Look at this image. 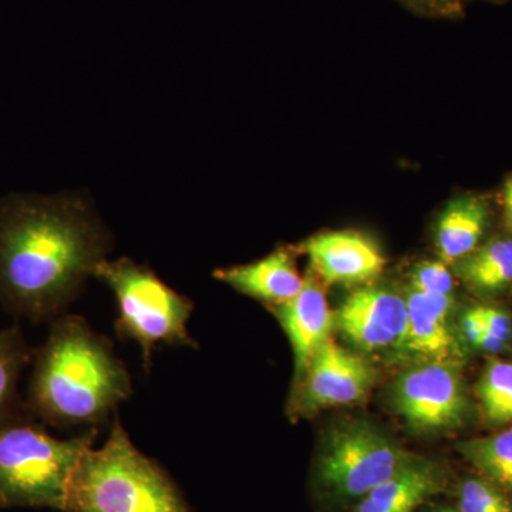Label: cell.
Segmentation results:
<instances>
[{
	"label": "cell",
	"instance_id": "obj_18",
	"mask_svg": "<svg viewBox=\"0 0 512 512\" xmlns=\"http://www.w3.org/2000/svg\"><path fill=\"white\" fill-rule=\"evenodd\" d=\"M464 278L483 291H498L512 282V239H495L468 255Z\"/></svg>",
	"mask_w": 512,
	"mask_h": 512
},
{
	"label": "cell",
	"instance_id": "obj_11",
	"mask_svg": "<svg viewBox=\"0 0 512 512\" xmlns=\"http://www.w3.org/2000/svg\"><path fill=\"white\" fill-rule=\"evenodd\" d=\"M272 312L291 342L295 357V383L301 382L312 356L330 336L335 316L330 312L325 291L313 274L305 276L301 291Z\"/></svg>",
	"mask_w": 512,
	"mask_h": 512
},
{
	"label": "cell",
	"instance_id": "obj_7",
	"mask_svg": "<svg viewBox=\"0 0 512 512\" xmlns=\"http://www.w3.org/2000/svg\"><path fill=\"white\" fill-rule=\"evenodd\" d=\"M394 404L416 429L457 426L466 414V397L453 365L426 362L403 373L394 386Z\"/></svg>",
	"mask_w": 512,
	"mask_h": 512
},
{
	"label": "cell",
	"instance_id": "obj_10",
	"mask_svg": "<svg viewBox=\"0 0 512 512\" xmlns=\"http://www.w3.org/2000/svg\"><path fill=\"white\" fill-rule=\"evenodd\" d=\"M306 254L313 271L326 284H363L382 274L386 259L380 249L353 231L325 232L309 239Z\"/></svg>",
	"mask_w": 512,
	"mask_h": 512
},
{
	"label": "cell",
	"instance_id": "obj_17",
	"mask_svg": "<svg viewBox=\"0 0 512 512\" xmlns=\"http://www.w3.org/2000/svg\"><path fill=\"white\" fill-rule=\"evenodd\" d=\"M457 448L487 481L512 493V429L464 441Z\"/></svg>",
	"mask_w": 512,
	"mask_h": 512
},
{
	"label": "cell",
	"instance_id": "obj_24",
	"mask_svg": "<svg viewBox=\"0 0 512 512\" xmlns=\"http://www.w3.org/2000/svg\"><path fill=\"white\" fill-rule=\"evenodd\" d=\"M505 211H507L508 221L512 225V180L505 187L504 192Z\"/></svg>",
	"mask_w": 512,
	"mask_h": 512
},
{
	"label": "cell",
	"instance_id": "obj_20",
	"mask_svg": "<svg viewBox=\"0 0 512 512\" xmlns=\"http://www.w3.org/2000/svg\"><path fill=\"white\" fill-rule=\"evenodd\" d=\"M458 512H512L511 504L490 481L467 478L458 494Z\"/></svg>",
	"mask_w": 512,
	"mask_h": 512
},
{
	"label": "cell",
	"instance_id": "obj_25",
	"mask_svg": "<svg viewBox=\"0 0 512 512\" xmlns=\"http://www.w3.org/2000/svg\"><path fill=\"white\" fill-rule=\"evenodd\" d=\"M431 512H458L456 508H450V507H441L437 508V510H433Z\"/></svg>",
	"mask_w": 512,
	"mask_h": 512
},
{
	"label": "cell",
	"instance_id": "obj_15",
	"mask_svg": "<svg viewBox=\"0 0 512 512\" xmlns=\"http://www.w3.org/2000/svg\"><path fill=\"white\" fill-rule=\"evenodd\" d=\"M487 220V207L478 198L463 197L451 202L437 225L441 261L451 264L473 254L483 238Z\"/></svg>",
	"mask_w": 512,
	"mask_h": 512
},
{
	"label": "cell",
	"instance_id": "obj_14",
	"mask_svg": "<svg viewBox=\"0 0 512 512\" xmlns=\"http://www.w3.org/2000/svg\"><path fill=\"white\" fill-rule=\"evenodd\" d=\"M444 477L430 461L414 457L399 473L360 498L355 512H414L443 488Z\"/></svg>",
	"mask_w": 512,
	"mask_h": 512
},
{
	"label": "cell",
	"instance_id": "obj_23",
	"mask_svg": "<svg viewBox=\"0 0 512 512\" xmlns=\"http://www.w3.org/2000/svg\"><path fill=\"white\" fill-rule=\"evenodd\" d=\"M406 2L421 10H429L439 15H454L460 10L458 0H406Z\"/></svg>",
	"mask_w": 512,
	"mask_h": 512
},
{
	"label": "cell",
	"instance_id": "obj_2",
	"mask_svg": "<svg viewBox=\"0 0 512 512\" xmlns=\"http://www.w3.org/2000/svg\"><path fill=\"white\" fill-rule=\"evenodd\" d=\"M32 363L28 410L53 427L94 429L133 393L130 373L110 340L80 316L52 320Z\"/></svg>",
	"mask_w": 512,
	"mask_h": 512
},
{
	"label": "cell",
	"instance_id": "obj_19",
	"mask_svg": "<svg viewBox=\"0 0 512 512\" xmlns=\"http://www.w3.org/2000/svg\"><path fill=\"white\" fill-rule=\"evenodd\" d=\"M487 419L495 424L512 421V363L491 360L478 384Z\"/></svg>",
	"mask_w": 512,
	"mask_h": 512
},
{
	"label": "cell",
	"instance_id": "obj_22",
	"mask_svg": "<svg viewBox=\"0 0 512 512\" xmlns=\"http://www.w3.org/2000/svg\"><path fill=\"white\" fill-rule=\"evenodd\" d=\"M474 309H476L478 318H480L484 328L491 335L503 340L505 343L511 339L512 325L508 315H505L503 311H498V309L490 308V306H478V308Z\"/></svg>",
	"mask_w": 512,
	"mask_h": 512
},
{
	"label": "cell",
	"instance_id": "obj_1",
	"mask_svg": "<svg viewBox=\"0 0 512 512\" xmlns=\"http://www.w3.org/2000/svg\"><path fill=\"white\" fill-rule=\"evenodd\" d=\"M111 239L76 194L13 192L0 198V305L30 322L64 315Z\"/></svg>",
	"mask_w": 512,
	"mask_h": 512
},
{
	"label": "cell",
	"instance_id": "obj_21",
	"mask_svg": "<svg viewBox=\"0 0 512 512\" xmlns=\"http://www.w3.org/2000/svg\"><path fill=\"white\" fill-rule=\"evenodd\" d=\"M447 265L443 261H431L417 266L413 272V288L417 291L451 295L454 281Z\"/></svg>",
	"mask_w": 512,
	"mask_h": 512
},
{
	"label": "cell",
	"instance_id": "obj_6",
	"mask_svg": "<svg viewBox=\"0 0 512 512\" xmlns=\"http://www.w3.org/2000/svg\"><path fill=\"white\" fill-rule=\"evenodd\" d=\"M413 458L369 424H349L336 430L323 447L319 481L333 497L362 498Z\"/></svg>",
	"mask_w": 512,
	"mask_h": 512
},
{
	"label": "cell",
	"instance_id": "obj_16",
	"mask_svg": "<svg viewBox=\"0 0 512 512\" xmlns=\"http://www.w3.org/2000/svg\"><path fill=\"white\" fill-rule=\"evenodd\" d=\"M32 357V350L18 325L0 329V423L22 414L19 382Z\"/></svg>",
	"mask_w": 512,
	"mask_h": 512
},
{
	"label": "cell",
	"instance_id": "obj_4",
	"mask_svg": "<svg viewBox=\"0 0 512 512\" xmlns=\"http://www.w3.org/2000/svg\"><path fill=\"white\" fill-rule=\"evenodd\" d=\"M94 439L96 429L57 439L22 414L0 423V508L63 512L74 470Z\"/></svg>",
	"mask_w": 512,
	"mask_h": 512
},
{
	"label": "cell",
	"instance_id": "obj_13",
	"mask_svg": "<svg viewBox=\"0 0 512 512\" xmlns=\"http://www.w3.org/2000/svg\"><path fill=\"white\" fill-rule=\"evenodd\" d=\"M214 276L235 291L272 306L293 298L305 281L296 269L291 252L285 248L276 249L251 264L218 269Z\"/></svg>",
	"mask_w": 512,
	"mask_h": 512
},
{
	"label": "cell",
	"instance_id": "obj_3",
	"mask_svg": "<svg viewBox=\"0 0 512 512\" xmlns=\"http://www.w3.org/2000/svg\"><path fill=\"white\" fill-rule=\"evenodd\" d=\"M63 512H190L180 488L141 453L120 420L103 446L80 458Z\"/></svg>",
	"mask_w": 512,
	"mask_h": 512
},
{
	"label": "cell",
	"instance_id": "obj_8",
	"mask_svg": "<svg viewBox=\"0 0 512 512\" xmlns=\"http://www.w3.org/2000/svg\"><path fill=\"white\" fill-rule=\"evenodd\" d=\"M373 370L363 357L325 340L296 386L295 409L311 413L365 399L373 384Z\"/></svg>",
	"mask_w": 512,
	"mask_h": 512
},
{
	"label": "cell",
	"instance_id": "obj_9",
	"mask_svg": "<svg viewBox=\"0 0 512 512\" xmlns=\"http://www.w3.org/2000/svg\"><path fill=\"white\" fill-rule=\"evenodd\" d=\"M335 322L346 338L360 348L400 345L409 322L406 299L387 289H357L342 303Z\"/></svg>",
	"mask_w": 512,
	"mask_h": 512
},
{
	"label": "cell",
	"instance_id": "obj_5",
	"mask_svg": "<svg viewBox=\"0 0 512 512\" xmlns=\"http://www.w3.org/2000/svg\"><path fill=\"white\" fill-rule=\"evenodd\" d=\"M94 278L116 296L117 336L140 346L144 366L151 365L158 346L194 348L188 332L194 302L161 281L147 265L124 256L113 261L106 258L96 266Z\"/></svg>",
	"mask_w": 512,
	"mask_h": 512
},
{
	"label": "cell",
	"instance_id": "obj_12",
	"mask_svg": "<svg viewBox=\"0 0 512 512\" xmlns=\"http://www.w3.org/2000/svg\"><path fill=\"white\" fill-rule=\"evenodd\" d=\"M406 303L409 322L400 346L424 362L453 365L461 356L456 336L448 325L453 296L412 288Z\"/></svg>",
	"mask_w": 512,
	"mask_h": 512
}]
</instances>
